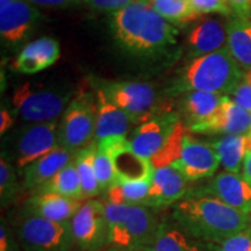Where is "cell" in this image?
Wrapping results in <instances>:
<instances>
[{
	"label": "cell",
	"instance_id": "6da1fadb",
	"mask_svg": "<svg viewBox=\"0 0 251 251\" xmlns=\"http://www.w3.org/2000/svg\"><path fill=\"white\" fill-rule=\"evenodd\" d=\"M172 221L185 233L220 244L251 228L249 214L206 194H193L175 203Z\"/></svg>",
	"mask_w": 251,
	"mask_h": 251
},
{
	"label": "cell",
	"instance_id": "b9f144b4",
	"mask_svg": "<svg viewBox=\"0 0 251 251\" xmlns=\"http://www.w3.org/2000/svg\"><path fill=\"white\" fill-rule=\"evenodd\" d=\"M242 177L251 185V151L247 152L246 158H244Z\"/></svg>",
	"mask_w": 251,
	"mask_h": 251
},
{
	"label": "cell",
	"instance_id": "9a60e30c",
	"mask_svg": "<svg viewBox=\"0 0 251 251\" xmlns=\"http://www.w3.org/2000/svg\"><path fill=\"white\" fill-rule=\"evenodd\" d=\"M186 183L174 166L155 169L148 197L142 205L155 209L177 203L186 194Z\"/></svg>",
	"mask_w": 251,
	"mask_h": 251
},
{
	"label": "cell",
	"instance_id": "4fadbf2b",
	"mask_svg": "<svg viewBox=\"0 0 251 251\" xmlns=\"http://www.w3.org/2000/svg\"><path fill=\"white\" fill-rule=\"evenodd\" d=\"M178 122L177 114L171 112L143 122L134 131L130 140L131 148L140 156L150 161V158L162 149Z\"/></svg>",
	"mask_w": 251,
	"mask_h": 251
},
{
	"label": "cell",
	"instance_id": "4316f807",
	"mask_svg": "<svg viewBox=\"0 0 251 251\" xmlns=\"http://www.w3.org/2000/svg\"><path fill=\"white\" fill-rule=\"evenodd\" d=\"M35 191L36 194L54 193L84 201L83 187H81L80 177L75 164V159Z\"/></svg>",
	"mask_w": 251,
	"mask_h": 251
},
{
	"label": "cell",
	"instance_id": "d6986e66",
	"mask_svg": "<svg viewBox=\"0 0 251 251\" xmlns=\"http://www.w3.org/2000/svg\"><path fill=\"white\" fill-rule=\"evenodd\" d=\"M75 156V153L58 147L36 159L24 169L23 187L26 190H37L74 161Z\"/></svg>",
	"mask_w": 251,
	"mask_h": 251
},
{
	"label": "cell",
	"instance_id": "f1b7e54d",
	"mask_svg": "<svg viewBox=\"0 0 251 251\" xmlns=\"http://www.w3.org/2000/svg\"><path fill=\"white\" fill-rule=\"evenodd\" d=\"M98 144H92L89 148L80 150L75 156V164L79 174L84 200H90L102 192L97 179L94 170V155Z\"/></svg>",
	"mask_w": 251,
	"mask_h": 251
},
{
	"label": "cell",
	"instance_id": "ba28073f",
	"mask_svg": "<svg viewBox=\"0 0 251 251\" xmlns=\"http://www.w3.org/2000/svg\"><path fill=\"white\" fill-rule=\"evenodd\" d=\"M70 227L75 250L103 251L109 247L108 224L102 201H84L71 219Z\"/></svg>",
	"mask_w": 251,
	"mask_h": 251
},
{
	"label": "cell",
	"instance_id": "d4e9b609",
	"mask_svg": "<svg viewBox=\"0 0 251 251\" xmlns=\"http://www.w3.org/2000/svg\"><path fill=\"white\" fill-rule=\"evenodd\" d=\"M228 49L241 67L251 70V21L236 17L227 26Z\"/></svg>",
	"mask_w": 251,
	"mask_h": 251
},
{
	"label": "cell",
	"instance_id": "7c38bea8",
	"mask_svg": "<svg viewBox=\"0 0 251 251\" xmlns=\"http://www.w3.org/2000/svg\"><path fill=\"white\" fill-rule=\"evenodd\" d=\"M220 158L211 144L186 134L184 137L183 151L174 168L180 172L186 181H196L212 177L218 170Z\"/></svg>",
	"mask_w": 251,
	"mask_h": 251
},
{
	"label": "cell",
	"instance_id": "7bdbcfd3",
	"mask_svg": "<svg viewBox=\"0 0 251 251\" xmlns=\"http://www.w3.org/2000/svg\"><path fill=\"white\" fill-rule=\"evenodd\" d=\"M103 251H146L141 249H135V248H117V247H108Z\"/></svg>",
	"mask_w": 251,
	"mask_h": 251
},
{
	"label": "cell",
	"instance_id": "484cf974",
	"mask_svg": "<svg viewBox=\"0 0 251 251\" xmlns=\"http://www.w3.org/2000/svg\"><path fill=\"white\" fill-rule=\"evenodd\" d=\"M211 146L218 153L220 163L226 171L231 172V174L240 172L248 152L247 136L226 135L221 139L215 140Z\"/></svg>",
	"mask_w": 251,
	"mask_h": 251
},
{
	"label": "cell",
	"instance_id": "2e32d148",
	"mask_svg": "<svg viewBox=\"0 0 251 251\" xmlns=\"http://www.w3.org/2000/svg\"><path fill=\"white\" fill-rule=\"evenodd\" d=\"M202 194L214 197L238 211L251 214V185L238 174L225 171L202 188Z\"/></svg>",
	"mask_w": 251,
	"mask_h": 251
},
{
	"label": "cell",
	"instance_id": "9c48e42d",
	"mask_svg": "<svg viewBox=\"0 0 251 251\" xmlns=\"http://www.w3.org/2000/svg\"><path fill=\"white\" fill-rule=\"evenodd\" d=\"M70 97L71 93L64 90L36 87L26 83L15 91L13 103L25 120L50 122L63 112Z\"/></svg>",
	"mask_w": 251,
	"mask_h": 251
},
{
	"label": "cell",
	"instance_id": "d590c367",
	"mask_svg": "<svg viewBox=\"0 0 251 251\" xmlns=\"http://www.w3.org/2000/svg\"><path fill=\"white\" fill-rule=\"evenodd\" d=\"M219 251H251V228L227 238Z\"/></svg>",
	"mask_w": 251,
	"mask_h": 251
},
{
	"label": "cell",
	"instance_id": "8fae6325",
	"mask_svg": "<svg viewBox=\"0 0 251 251\" xmlns=\"http://www.w3.org/2000/svg\"><path fill=\"white\" fill-rule=\"evenodd\" d=\"M100 149L111 156L118 180L152 179L155 169L149 159L140 156L131 148L130 141L126 137H109L98 143Z\"/></svg>",
	"mask_w": 251,
	"mask_h": 251
},
{
	"label": "cell",
	"instance_id": "30bf717a",
	"mask_svg": "<svg viewBox=\"0 0 251 251\" xmlns=\"http://www.w3.org/2000/svg\"><path fill=\"white\" fill-rule=\"evenodd\" d=\"M58 129L56 122H42L25 128L19 133L9 153H2L20 170L36 159L58 148Z\"/></svg>",
	"mask_w": 251,
	"mask_h": 251
},
{
	"label": "cell",
	"instance_id": "836d02e7",
	"mask_svg": "<svg viewBox=\"0 0 251 251\" xmlns=\"http://www.w3.org/2000/svg\"><path fill=\"white\" fill-rule=\"evenodd\" d=\"M188 1H190L191 7L199 17L209 13L231 14V6L229 4V0H188Z\"/></svg>",
	"mask_w": 251,
	"mask_h": 251
},
{
	"label": "cell",
	"instance_id": "52a82bcc",
	"mask_svg": "<svg viewBox=\"0 0 251 251\" xmlns=\"http://www.w3.org/2000/svg\"><path fill=\"white\" fill-rule=\"evenodd\" d=\"M100 90L134 124H143L169 112L165 105L156 106L155 90L147 83L113 81L105 83Z\"/></svg>",
	"mask_w": 251,
	"mask_h": 251
},
{
	"label": "cell",
	"instance_id": "8d00e7d4",
	"mask_svg": "<svg viewBox=\"0 0 251 251\" xmlns=\"http://www.w3.org/2000/svg\"><path fill=\"white\" fill-rule=\"evenodd\" d=\"M21 246L19 242L14 229L7 221L1 219L0 225V251H20Z\"/></svg>",
	"mask_w": 251,
	"mask_h": 251
},
{
	"label": "cell",
	"instance_id": "8992f818",
	"mask_svg": "<svg viewBox=\"0 0 251 251\" xmlns=\"http://www.w3.org/2000/svg\"><path fill=\"white\" fill-rule=\"evenodd\" d=\"M97 101L92 94L80 91L68 106L58 129L59 147L76 153L92 146L96 139Z\"/></svg>",
	"mask_w": 251,
	"mask_h": 251
},
{
	"label": "cell",
	"instance_id": "7402d4cb",
	"mask_svg": "<svg viewBox=\"0 0 251 251\" xmlns=\"http://www.w3.org/2000/svg\"><path fill=\"white\" fill-rule=\"evenodd\" d=\"M201 134L215 135H251V112H248L238 106L234 100L228 97L222 99L221 109L218 117L211 125H208Z\"/></svg>",
	"mask_w": 251,
	"mask_h": 251
},
{
	"label": "cell",
	"instance_id": "3957f363",
	"mask_svg": "<svg viewBox=\"0 0 251 251\" xmlns=\"http://www.w3.org/2000/svg\"><path fill=\"white\" fill-rule=\"evenodd\" d=\"M238 65L227 47L200 56L186 65L175 91L233 93L244 75Z\"/></svg>",
	"mask_w": 251,
	"mask_h": 251
},
{
	"label": "cell",
	"instance_id": "1f68e13d",
	"mask_svg": "<svg viewBox=\"0 0 251 251\" xmlns=\"http://www.w3.org/2000/svg\"><path fill=\"white\" fill-rule=\"evenodd\" d=\"M21 188L24 187L19 184L14 171V165L6 157L1 155V159H0V199H1V207L11 205L17 199Z\"/></svg>",
	"mask_w": 251,
	"mask_h": 251
},
{
	"label": "cell",
	"instance_id": "ee69618b",
	"mask_svg": "<svg viewBox=\"0 0 251 251\" xmlns=\"http://www.w3.org/2000/svg\"><path fill=\"white\" fill-rule=\"evenodd\" d=\"M14 0H0V8H4L6 6H8L11 2H13Z\"/></svg>",
	"mask_w": 251,
	"mask_h": 251
},
{
	"label": "cell",
	"instance_id": "f546056e",
	"mask_svg": "<svg viewBox=\"0 0 251 251\" xmlns=\"http://www.w3.org/2000/svg\"><path fill=\"white\" fill-rule=\"evenodd\" d=\"M152 8L164 18L166 21L175 25H187L200 17L191 7L188 0H149Z\"/></svg>",
	"mask_w": 251,
	"mask_h": 251
},
{
	"label": "cell",
	"instance_id": "cb8c5ba5",
	"mask_svg": "<svg viewBox=\"0 0 251 251\" xmlns=\"http://www.w3.org/2000/svg\"><path fill=\"white\" fill-rule=\"evenodd\" d=\"M150 251H216L214 243L185 233L174 221H162Z\"/></svg>",
	"mask_w": 251,
	"mask_h": 251
},
{
	"label": "cell",
	"instance_id": "603a6c76",
	"mask_svg": "<svg viewBox=\"0 0 251 251\" xmlns=\"http://www.w3.org/2000/svg\"><path fill=\"white\" fill-rule=\"evenodd\" d=\"M226 41V30L221 23L207 19L198 23L187 36L188 57H200L221 49Z\"/></svg>",
	"mask_w": 251,
	"mask_h": 251
},
{
	"label": "cell",
	"instance_id": "e575fe53",
	"mask_svg": "<svg viewBox=\"0 0 251 251\" xmlns=\"http://www.w3.org/2000/svg\"><path fill=\"white\" fill-rule=\"evenodd\" d=\"M234 101L238 106L251 112V70L244 72L242 79L233 91Z\"/></svg>",
	"mask_w": 251,
	"mask_h": 251
},
{
	"label": "cell",
	"instance_id": "7a4b0ae2",
	"mask_svg": "<svg viewBox=\"0 0 251 251\" xmlns=\"http://www.w3.org/2000/svg\"><path fill=\"white\" fill-rule=\"evenodd\" d=\"M112 29L126 51L152 56L176 45L177 30L152 8L149 0H140L113 13Z\"/></svg>",
	"mask_w": 251,
	"mask_h": 251
},
{
	"label": "cell",
	"instance_id": "60d3db41",
	"mask_svg": "<svg viewBox=\"0 0 251 251\" xmlns=\"http://www.w3.org/2000/svg\"><path fill=\"white\" fill-rule=\"evenodd\" d=\"M28 1L41 6H65L71 4L74 0H28Z\"/></svg>",
	"mask_w": 251,
	"mask_h": 251
},
{
	"label": "cell",
	"instance_id": "5bb4252c",
	"mask_svg": "<svg viewBox=\"0 0 251 251\" xmlns=\"http://www.w3.org/2000/svg\"><path fill=\"white\" fill-rule=\"evenodd\" d=\"M225 96L205 91H188L181 102V112L191 133L201 134L218 117Z\"/></svg>",
	"mask_w": 251,
	"mask_h": 251
},
{
	"label": "cell",
	"instance_id": "4dcf8cb0",
	"mask_svg": "<svg viewBox=\"0 0 251 251\" xmlns=\"http://www.w3.org/2000/svg\"><path fill=\"white\" fill-rule=\"evenodd\" d=\"M187 127L178 122L176 125L174 131L169 136L168 141H166L162 149L150 158V162L153 166V169H161L165 168V166H172L179 159L183 151V144H184V137L187 134Z\"/></svg>",
	"mask_w": 251,
	"mask_h": 251
},
{
	"label": "cell",
	"instance_id": "74e56055",
	"mask_svg": "<svg viewBox=\"0 0 251 251\" xmlns=\"http://www.w3.org/2000/svg\"><path fill=\"white\" fill-rule=\"evenodd\" d=\"M84 1H86L91 7L99 9V11L117 12L140 0H84Z\"/></svg>",
	"mask_w": 251,
	"mask_h": 251
},
{
	"label": "cell",
	"instance_id": "83f0119b",
	"mask_svg": "<svg viewBox=\"0 0 251 251\" xmlns=\"http://www.w3.org/2000/svg\"><path fill=\"white\" fill-rule=\"evenodd\" d=\"M151 180H117L106 191L105 202L113 205H142L148 197Z\"/></svg>",
	"mask_w": 251,
	"mask_h": 251
},
{
	"label": "cell",
	"instance_id": "e0dca14e",
	"mask_svg": "<svg viewBox=\"0 0 251 251\" xmlns=\"http://www.w3.org/2000/svg\"><path fill=\"white\" fill-rule=\"evenodd\" d=\"M40 19L39 11L23 0H14L0 8V33L8 43H18L26 39Z\"/></svg>",
	"mask_w": 251,
	"mask_h": 251
},
{
	"label": "cell",
	"instance_id": "5b68a950",
	"mask_svg": "<svg viewBox=\"0 0 251 251\" xmlns=\"http://www.w3.org/2000/svg\"><path fill=\"white\" fill-rule=\"evenodd\" d=\"M24 251H74L70 222H55L19 213L12 220Z\"/></svg>",
	"mask_w": 251,
	"mask_h": 251
},
{
	"label": "cell",
	"instance_id": "44dd1931",
	"mask_svg": "<svg viewBox=\"0 0 251 251\" xmlns=\"http://www.w3.org/2000/svg\"><path fill=\"white\" fill-rule=\"evenodd\" d=\"M129 117L114 105L102 90H97V141L100 142L109 137H125L129 128Z\"/></svg>",
	"mask_w": 251,
	"mask_h": 251
},
{
	"label": "cell",
	"instance_id": "ffe728a7",
	"mask_svg": "<svg viewBox=\"0 0 251 251\" xmlns=\"http://www.w3.org/2000/svg\"><path fill=\"white\" fill-rule=\"evenodd\" d=\"M57 41L42 37L27 45L15 58L13 68L21 74L33 75L51 67L59 58Z\"/></svg>",
	"mask_w": 251,
	"mask_h": 251
},
{
	"label": "cell",
	"instance_id": "ac0fdd59",
	"mask_svg": "<svg viewBox=\"0 0 251 251\" xmlns=\"http://www.w3.org/2000/svg\"><path fill=\"white\" fill-rule=\"evenodd\" d=\"M83 202L54 193H40L29 198L20 213L55 222H70Z\"/></svg>",
	"mask_w": 251,
	"mask_h": 251
},
{
	"label": "cell",
	"instance_id": "f35d334b",
	"mask_svg": "<svg viewBox=\"0 0 251 251\" xmlns=\"http://www.w3.org/2000/svg\"><path fill=\"white\" fill-rule=\"evenodd\" d=\"M229 4L237 17L244 19L251 17V0H229Z\"/></svg>",
	"mask_w": 251,
	"mask_h": 251
},
{
	"label": "cell",
	"instance_id": "277c9868",
	"mask_svg": "<svg viewBox=\"0 0 251 251\" xmlns=\"http://www.w3.org/2000/svg\"><path fill=\"white\" fill-rule=\"evenodd\" d=\"M103 203L108 224L109 247L151 250L162 224L153 208L143 205Z\"/></svg>",
	"mask_w": 251,
	"mask_h": 251
},
{
	"label": "cell",
	"instance_id": "d6a6232c",
	"mask_svg": "<svg viewBox=\"0 0 251 251\" xmlns=\"http://www.w3.org/2000/svg\"><path fill=\"white\" fill-rule=\"evenodd\" d=\"M94 170H96L97 179H98L99 186L101 191H107L109 187L117 183L118 177L115 174L114 166L111 156L107 151L97 148L96 155H94Z\"/></svg>",
	"mask_w": 251,
	"mask_h": 251
},
{
	"label": "cell",
	"instance_id": "ab89813d",
	"mask_svg": "<svg viewBox=\"0 0 251 251\" xmlns=\"http://www.w3.org/2000/svg\"><path fill=\"white\" fill-rule=\"evenodd\" d=\"M13 122L14 120L13 117L11 115V113H9L7 109L2 108L1 112H0V133H1V135L13 126Z\"/></svg>",
	"mask_w": 251,
	"mask_h": 251
}]
</instances>
